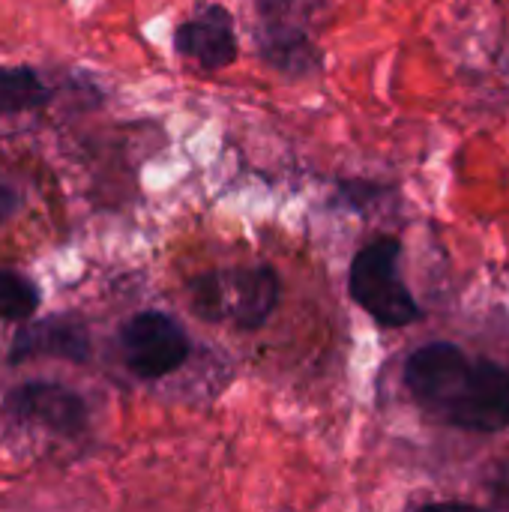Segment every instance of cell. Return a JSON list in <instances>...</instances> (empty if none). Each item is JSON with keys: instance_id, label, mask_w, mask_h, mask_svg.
<instances>
[{"instance_id": "obj_1", "label": "cell", "mask_w": 509, "mask_h": 512, "mask_svg": "<svg viewBox=\"0 0 509 512\" xmlns=\"http://www.w3.org/2000/svg\"><path fill=\"white\" fill-rule=\"evenodd\" d=\"M405 387L429 417L447 426L477 435L509 426V372L453 342L417 348L405 363Z\"/></svg>"}, {"instance_id": "obj_2", "label": "cell", "mask_w": 509, "mask_h": 512, "mask_svg": "<svg viewBox=\"0 0 509 512\" xmlns=\"http://www.w3.org/2000/svg\"><path fill=\"white\" fill-rule=\"evenodd\" d=\"M399 258L402 243L396 237H378L351 261V297L384 327H408L423 315L408 285L402 282Z\"/></svg>"}, {"instance_id": "obj_3", "label": "cell", "mask_w": 509, "mask_h": 512, "mask_svg": "<svg viewBox=\"0 0 509 512\" xmlns=\"http://www.w3.org/2000/svg\"><path fill=\"white\" fill-rule=\"evenodd\" d=\"M279 300V279L270 267L213 273L195 282V306L207 318L231 315L240 327H261Z\"/></svg>"}, {"instance_id": "obj_4", "label": "cell", "mask_w": 509, "mask_h": 512, "mask_svg": "<svg viewBox=\"0 0 509 512\" xmlns=\"http://www.w3.org/2000/svg\"><path fill=\"white\" fill-rule=\"evenodd\" d=\"M123 360L138 378H162L183 366L189 357V339L183 327L162 315V312H141L135 315L123 333Z\"/></svg>"}, {"instance_id": "obj_5", "label": "cell", "mask_w": 509, "mask_h": 512, "mask_svg": "<svg viewBox=\"0 0 509 512\" xmlns=\"http://www.w3.org/2000/svg\"><path fill=\"white\" fill-rule=\"evenodd\" d=\"M6 411L18 420L45 426L57 435H75L87 426L84 399L69 387L48 381H33L12 390V396L6 399Z\"/></svg>"}, {"instance_id": "obj_6", "label": "cell", "mask_w": 509, "mask_h": 512, "mask_svg": "<svg viewBox=\"0 0 509 512\" xmlns=\"http://www.w3.org/2000/svg\"><path fill=\"white\" fill-rule=\"evenodd\" d=\"M174 45L180 54L192 57L204 69H225L237 60V36L231 12L219 3H201L192 18H186L177 33Z\"/></svg>"}, {"instance_id": "obj_7", "label": "cell", "mask_w": 509, "mask_h": 512, "mask_svg": "<svg viewBox=\"0 0 509 512\" xmlns=\"http://www.w3.org/2000/svg\"><path fill=\"white\" fill-rule=\"evenodd\" d=\"M27 357H60V360H87L90 357V339L87 330L78 321L69 318H45L33 321L18 330L12 339L9 360H27Z\"/></svg>"}, {"instance_id": "obj_8", "label": "cell", "mask_w": 509, "mask_h": 512, "mask_svg": "<svg viewBox=\"0 0 509 512\" xmlns=\"http://www.w3.org/2000/svg\"><path fill=\"white\" fill-rule=\"evenodd\" d=\"M51 99V87L30 66H0V117L42 108Z\"/></svg>"}, {"instance_id": "obj_9", "label": "cell", "mask_w": 509, "mask_h": 512, "mask_svg": "<svg viewBox=\"0 0 509 512\" xmlns=\"http://www.w3.org/2000/svg\"><path fill=\"white\" fill-rule=\"evenodd\" d=\"M39 306L36 285L12 270H0V318L3 321H27Z\"/></svg>"}, {"instance_id": "obj_10", "label": "cell", "mask_w": 509, "mask_h": 512, "mask_svg": "<svg viewBox=\"0 0 509 512\" xmlns=\"http://www.w3.org/2000/svg\"><path fill=\"white\" fill-rule=\"evenodd\" d=\"M489 512H509V459L498 462L489 477Z\"/></svg>"}, {"instance_id": "obj_11", "label": "cell", "mask_w": 509, "mask_h": 512, "mask_svg": "<svg viewBox=\"0 0 509 512\" xmlns=\"http://www.w3.org/2000/svg\"><path fill=\"white\" fill-rule=\"evenodd\" d=\"M18 204H21V201H18V192L0 177V222H6V219L18 210Z\"/></svg>"}, {"instance_id": "obj_12", "label": "cell", "mask_w": 509, "mask_h": 512, "mask_svg": "<svg viewBox=\"0 0 509 512\" xmlns=\"http://www.w3.org/2000/svg\"><path fill=\"white\" fill-rule=\"evenodd\" d=\"M420 512H489L480 510V507H471V504H456V501H441V504H429Z\"/></svg>"}]
</instances>
